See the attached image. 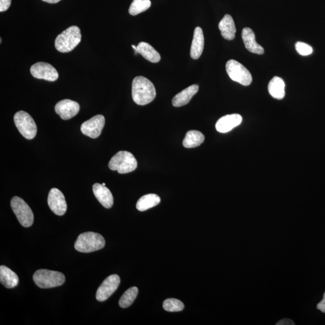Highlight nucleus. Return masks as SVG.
Wrapping results in <instances>:
<instances>
[{
    "label": "nucleus",
    "instance_id": "4be33fe9",
    "mask_svg": "<svg viewBox=\"0 0 325 325\" xmlns=\"http://www.w3.org/2000/svg\"><path fill=\"white\" fill-rule=\"evenodd\" d=\"M268 91L274 99L282 100L285 97V83L281 78L274 77L269 83Z\"/></svg>",
    "mask_w": 325,
    "mask_h": 325
},
{
    "label": "nucleus",
    "instance_id": "423d86ee",
    "mask_svg": "<svg viewBox=\"0 0 325 325\" xmlns=\"http://www.w3.org/2000/svg\"><path fill=\"white\" fill-rule=\"evenodd\" d=\"M13 119L16 128L22 136L29 140L34 138L37 133V126L29 113L19 111L15 113Z\"/></svg>",
    "mask_w": 325,
    "mask_h": 325
},
{
    "label": "nucleus",
    "instance_id": "6ab92c4d",
    "mask_svg": "<svg viewBox=\"0 0 325 325\" xmlns=\"http://www.w3.org/2000/svg\"><path fill=\"white\" fill-rule=\"evenodd\" d=\"M198 90L199 86L197 85H193L184 89L173 97L172 105L174 107L179 108L187 105L192 97L197 93Z\"/></svg>",
    "mask_w": 325,
    "mask_h": 325
},
{
    "label": "nucleus",
    "instance_id": "1a4fd4ad",
    "mask_svg": "<svg viewBox=\"0 0 325 325\" xmlns=\"http://www.w3.org/2000/svg\"><path fill=\"white\" fill-rule=\"evenodd\" d=\"M105 125V117L102 114H98L83 123L81 126V131L84 135L96 139L102 134Z\"/></svg>",
    "mask_w": 325,
    "mask_h": 325
},
{
    "label": "nucleus",
    "instance_id": "7ed1b4c3",
    "mask_svg": "<svg viewBox=\"0 0 325 325\" xmlns=\"http://www.w3.org/2000/svg\"><path fill=\"white\" fill-rule=\"evenodd\" d=\"M81 39L80 29L77 26H71L57 36L55 47L60 53H69L80 44Z\"/></svg>",
    "mask_w": 325,
    "mask_h": 325
},
{
    "label": "nucleus",
    "instance_id": "4468645a",
    "mask_svg": "<svg viewBox=\"0 0 325 325\" xmlns=\"http://www.w3.org/2000/svg\"><path fill=\"white\" fill-rule=\"evenodd\" d=\"M242 122V117L240 114H227L217 120L216 128L218 132L226 133L239 126Z\"/></svg>",
    "mask_w": 325,
    "mask_h": 325
},
{
    "label": "nucleus",
    "instance_id": "0eeeda50",
    "mask_svg": "<svg viewBox=\"0 0 325 325\" xmlns=\"http://www.w3.org/2000/svg\"><path fill=\"white\" fill-rule=\"evenodd\" d=\"M11 208L19 223L24 227H30L34 221V215L30 207L22 198L14 197L11 200Z\"/></svg>",
    "mask_w": 325,
    "mask_h": 325
},
{
    "label": "nucleus",
    "instance_id": "a878e982",
    "mask_svg": "<svg viewBox=\"0 0 325 325\" xmlns=\"http://www.w3.org/2000/svg\"><path fill=\"white\" fill-rule=\"evenodd\" d=\"M151 5L150 0H133L129 9V13L131 15L136 16L149 9Z\"/></svg>",
    "mask_w": 325,
    "mask_h": 325
},
{
    "label": "nucleus",
    "instance_id": "20e7f679",
    "mask_svg": "<svg viewBox=\"0 0 325 325\" xmlns=\"http://www.w3.org/2000/svg\"><path fill=\"white\" fill-rule=\"evenodd\" d=\"M137 167V162L134 156L128 151L117 153L108 162V167L112 170H117L121 174L134 171Z\"/></svg>",
    "mask_w": 325,
    "mask_h": 325
},
{
    "label": "nucleus",
    "instance_id": "b1692460",
    "mask_svg": "<svg viewBox=\"0 0 325 325\" xmlns=\"http://www.w3.org/2000/svg\"><path fill=\"white\" fill-rule=\"evenodd\" d=\"M161 203V198L158 195L148 194L143 196L136 204V208L140 212L153 208Z\"/></svg>",
    "mask_w": 325,
    "mask_h": 325
},
{
    "label": "nucleus",
    "instance_id": "f8f14e48",
    "mask_svg": "<svg viewBox=\"0 0 325 325\" xmlns=\"http://www.w3.org/2000/svg\"><path fill=\"white\" fill-rule=\"evenodd\" d=\"M48 204L50 209L54 214L57 216H63L67 210V204L64 195L57 188H53L50 190L48 197Z\"/></svg>",
    "mask_w": 325,
    "mask_h": 325
},
{
    "label": "nucleus",
    "instance_id": "dca6fc26",
    "mask_svg": "<svg viewBox=\"0 0 325 325\" xmlns=\"http://www.w3.org/2000/svg\"><path fill=\"white\" fill-rule=\"evenodd\" d=\"M95 197L101 204L106 209H110L113 205V197L110 190L106 186L99 183H95L92 187Z\"/></svg>",
    "mask_w": 325,
    "mask_h": 325
},
{
    "label": "nucleus",
    "instance_id": "473e14b6",
    "mask_svg": "<svg viewBox=\"0 0 325 325\" xmlns=\"http://www.w3.org/2000/svg\"><path fill=\"white\" fill-rule=\"evenodd\" d=\"M103 185H104V186H106V184H105V183H103Z\"/></svg>",
    "mask_w": 325,
    "mask_h": 325
},
{
    "label": "nucleus",
    "instance_id": "2eb2a0df",
    "mask_svg": "<svg viewBox=\"0 0 325 325\" xmlns=\"http://www.w3.org/2000/svg\"><path fill=\"white\" fill-rule=\"evenodd\" d=\"M242 38L246 49L249 52L260 55L264 53V49L257 43L256 35L250 28H244L242 30Z\"/></svg>",
    "mask_w": 325,
    "mask_h": 325
},
{
    "label": "nucleus",
    "instance_id": "6e6552de",
    "mask_svg": "<svg viewBox=\"0 0 325 325\" xmlns=\"http://www.w3.org/2000/svg\"><path fill=\"white\" fill-rule=\"evenodd\" d=\"M226 71L232 80L243 86L250 85L253 81L250 72L236 60H229L227 61Z\"/></svg>",
    "mask_w": 325,
    "mask_h": 325
},
{
    "label": "nucleus",
    "instance_id": "c85d7f7f",
    "mask_svg": "<svg viewBox=\"0 0 325 325\" xmlns=\"http://www.w3.org/2000/svg\"><path fill=\"white\" fill-rule=\"evenodd\" d=\"M11 0H0V12H5L10 6Z\"/></svg>",
    "mask_w": 325,
    "mask_h": 325
},
{
    "label": "nucleus",
    "instance_id": "cd10ccee",
    "mask_svg": "<svg viewBox=\"0 0 325 325\" xmlns=\"http://www.w3.org/2000/svg\"><path fill=\"white\" fill-rule=\"evenodd\" d=\"M295 49L301 55H308L312 54L313 50V48L307 44L301 43V42H298L295 44Z\"/></svg>",
    "mask_w": 325,
    "mask_h": 325
},
{
    "label": "nucleus",
    "instance_id": "f257e3e1",
    "mask_svg": "<svg viewBox=\"0 0 325 325\" xmlns=\"http://www.w3.org/2000/svg\"><path fill=\"white\" fill-rule=\"evenodd\" d=\"M156 97V88L150 80L142 76L134 78L132 83V98L134 103L137 105H147L152 102Z\"/></svg>",
    "mask_w": 325,
    "mask_h": 325
},
{
    "label": "nucleus",
    "instance_id": "393cba45",
    "mask_svg": "<svg viewBox=\"0 0 325 325\" xmlns=\"http://www.w3.org/2000/svg\"><path fill=\"white\" fill-rule=\"evenodd\" d=\"M138 294V288L133 287L129 288L123 294L119 302V306L123 308L130 307L133 303Z\"/></svg>",
    "mask_w": 325,
    "mask_h": 325
},
{
    "label": "nucleus",
    "instance_id": "9b49d317",
    "mask_svg": "<svg viewBox=\"0 0 325 325\" xmlns=\"http://www.w3.org/2000/svg\"><path fill=\"white\" fill-rule=\"evenodd\" d=\"M30 73L38 79L54 81L58 79V74L52 64L46 62H38L31 67Z\"/></svg>",
    "mask_w": 325,
    "mask_h": 325
},
{
    "label": "nucleus",
    "instance_id": "bb28decb",
    "mask_svg": "<svg viewBox=\"0 0 325 325\" xmlns=\"http://www.w3.org/2000/svg\"><path fill=\"white\" fill-rule=\"evenodd\" d=\"M162 307L167 312H178L184 309V305L183 302L179 300L172 298L165 300Z\"/></svg>",
    "mask_w": 325,
    "mask_h": 325
},
{
    "label": "nucleus",
    "instance_id": "a211bd4d",
    "mask_svg": "<svg viewBox=\"0 0 325 325\" xmlns=\"http://www.w3.org/2000/svg\"><path fill=\"white\" fill-rule=\"evenodd\" d=\"M221 35L226 40L232 41L235 38L236 28H235L234 21L231 15L226 14L218 24Z\"/></svg>",
    "mask_w": 325,
    "mask_h": 325
},
{
    "label": "nucleus",
    "instance_id": "c756f323",
    "mask_svg": "<svg viewBox=\"0 0 325 325\" xmlns=\"http://www.w3.org/2000/svg\"><path fill=\"white\" fill-rule=\"evenodd\" d=\"M295 324L290 319H283L279 321L276 325H295Z\"/></svg>",
    "mask_w": 325,
    "mask_h": 325
},
{
    "label": "nucleus",
    "instance_id": "aec40b11",
    "mask_svg": "<svg viewBox=\"0 0 325 325\" xmlns=\"http://www.w3.org/2000/svg\"><path fill=\"white\" fill-rule=\"evenodd\" d=\"M0 282L7 288H12L17 286L19 278L16 274L9 268L5 266H0Z\"/></svg>",
    "mask_w": 325,
    "mask_h": 325
},
{
    "label": "nucleus",
    "instance_id": "39448f33",
    "mask_svg": "<svg viewBox=\"0 0 325 325\" xmlns=\"http://www.w3.org/2000/svg\"><path fill=\"white\" fill-rule=\"evenodd\" d=\"M33 281L41 288H50L60 286L65 281V276L59 271L39 270L33 274Z\"/></svg>",
    "mask_w": 325,
    "mask_h": 325
},
{
    "label": "nucleus",
    "instance_id": "7c9ffc66",
    "mask_svg": "<svg viewBox=\"0 0 325 325\" xmlns=\"http://www.w3.org/2000/svg\"><path fill=\"white\" fill-rule=\"evenodd\" d=\"M317 308L321 310L322 313H325V293L324 294V299L317 305Z\"/></svg>",
    "mask_w": 325,
    "mask_h": 325
},
{
    "label": "nucleus",
    "instance_id": "ddd939ff",
    "mask_svg": "<svg viewBox=\"0 0 325 325\" xmlns=\"http://www.w3.org/2000/svg\"><path fill=\"white\" fill-rule=\"evenodd\" d=\"M80 105L71 100L65 99L56 104L55 111L61 119L68 120L76 116L80 111Z\"/></svg>",
    "mask_w": 325,
    "mask_h": 325
},
{
    "label": "nucleus",
    "instance_id": "2f4dec72",
    "mask_svg": "<svg viewBox=\"0 0 325 325\" xmlns=\"http://www.w3.org/2000/svg\"><path fill=\"white\" fill-rule=\"evenodd\" d=\"M43 1L48 2V3L54 4L57 3V2L61 1V0H43Z\"/></svg>",
    "mask_w": 325,
    "mask_h": 325
},
{
    "label": "nucleus",
    "instance_id": "5701e85b",
    "mask_svg": "<svg viewBox=\"0 0 325 325\" xmlns=\"http://www.w3.org/2000/svg\"><path fill=\"white\" fill-rule=\"evenodd\" d=\"M205 140L204 134L197 130H190L186 134L183 141L184 147L192 148L200 146Z\"/></svg>",
    "mask_w": 325,
    "mask_h": 325
},
{
    "label": "nucleus",
    "instance_id": "f03ea898",
    "mask_svg": "<svg viewBox=\"0 0 325 325\" xmlns=\"http://www.w3.org/2000/svg\"><path fill=\"white\" fill-rule=\"evenodd\" d=\"M105 243V240L102 235L94 232H86L79 235L74 247L80 253H89L103 249Z\"/></svg>",
    "mask_w": 325,
    "mask_h": 325
},
{
    "label": "nucleus",
    "instance_id": "f3484780",
    "mask_svg": "<svg viewBox=\"0 0 325 325\" xmlns=\"http://www.w3.org/2000/svg\"><path fill=\"white\" fill-rule=\"evenodd\" d=\"M204 47L203 31L200 27L195 28L190 49V56L193 59L197 60L201 57Z\"/></svg>",
    "mask_w": 325,
    "mask_h": 325
},
{
    "label": "nucleus",
    "instance_id": "9d476101",
    "mask_svg": "<svg viewBox=\"0 0 325 325\" xmlns=\"http://www.w3.org/2000/svg\"><path fill=\"white\" fill-rule=\"evenodd\" d=\"M120 282V277L117 274H111L108 277L98 288L96 294L97 301L103 302L110 298L118 288Z\"/></svg>",
    "mask_w": 325,
    "mask_h": 325
},
{
    "label": "nucleus",
    "instance_id": "412c9836",
    "mask_svg": "<svg viewBox=\"0 0 325 325\" xmlns=\"http://www.w3.org/2000/svg\"><path fill=\"white\" fill-rule=\"evenodd\" d=\"M137 47L138 53L150 62L158 63L161 60V55L149 44L145 43V42H141Z\"/></svg>",
    "mask_w": 325,
    "mask_h": 325
}]
</instances>
